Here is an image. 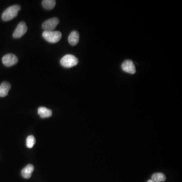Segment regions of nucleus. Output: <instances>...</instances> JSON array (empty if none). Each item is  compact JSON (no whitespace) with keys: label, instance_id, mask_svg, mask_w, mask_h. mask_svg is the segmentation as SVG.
Listing matches in <instances>:
<instances>
[{"label":"nucleus","instance_id":"10","mask_svg":"<svg viewBox=\"0 0 182 182\" xmlns=\"http://www.w3.org/2000/svg\"><path fill=\"white\" fill-rule=\"evenodd\" d=\"M69 43L72 46H75L79 42V34L77 31H73L68 37Z\"/></svg>","mask_w":182,"mask_h":182},{"label":"nucleus","instance_id":"12","mask_svg":"<svg viewBox=\"0 0 182 182\" xmlns=\"http://www.w3.org/2000/svg\"><path fill=\"white\" fill-rule=\"evenodd\" d=\"M151 179L154 182H162L165 181L166 177L162 173H155L152 175Z\"/></svg>","mask_w":182,"mask_h":182},{"label":"nucleus","instance_id":"13","mask_svg":"<svg viewBox=\"0 0 182 182\" xmlns=\"http://www.w3.org/2000/svg\"><path fill=\"white\" fill-rule=\"evenodd\" d=\"M56 1L55 0H44L42 1V5L47 10H52L55 7Z\"/></svg>","mask_w":182,"mask_h":182},{"label":"nucleus","instance_id":"8","mask_svg":"<svg viewBox=\"0 0 182 182\" xmlns=\"http://www.w3.org/2000/svg\"><path fill=\"white\" fill-rule=\"evenodd\" d=\"M10 83L7 82H4L0 84V97H4L8 95L10 90Z\"/></svg>","mask_w":182,"mask_h":182},{"label":"nucleus","instance_id":"14","mask_svg":"<svg viewBox=\"0 0 182 182\" xmlns=\"http://www.w3.org/2000/svg\"><path fill=\"white\" fill-rule=\"evenodd\" d=\"M35 143H36V139L34 136L33 135L28 136L27 138V141H26V145L28 148H33L35 144Z\"/></svg>","mask_w":182,"mask_h":182},{"label":"nucleus","instance_id":"3","mask_svg":"<svg viewBox=\"0 0 182 182\" xmlns=\"http://www.w3.org/2000/svg\"><path fill=\"white\" fill-rule=\"evenodd\" d=\"M78 63V58L71 54H68L61 58L60 63L64 68H71L75 66Z\"/></svg>","mask_w":182,"mask_h":182},{"label":"nucleus","instance_id":"6","mask_svg":"<svg viewBox=\"0 0 182 182\" xmlns=\"http://www.w3.org/2000/svg\"><path fill=\"white\" fill-rule=\"evenodd\" d=\"M18 61V58L13 54H6L2 58L3 63L7 67H10L16 64Z\"/></svg>","mask_w":182,"mask_h":182},{"label":"nucleus","instance_id":"2","mask_svg":"<svg viewBox=\"0 0 182 182\" xmlns=\"http://www.w3.org/2000/svg\"><path fill=\"white\" fill-rule=\"evenodd\" d=\"M42 35L45 40L50 43L58 42L62 37V33L59 31H44Z\"/></svg>","mask_w":182,"mask_h":182},{"label":"nucleus","instance_id":"11","mask_svg":"<svg viewBox=\"0 0 182 182\" xmlns=\"http://www.w3.org/2000/svg\"><path fill=\"white\" fill-rule=\"evenodd\" d=\"M38 113L40 115V117L42 119L50 118L52 115L51 110L45 107H39L38 110Z\"/></svg>","mask_w":182,"mask_h":182},{"label":"nucleus","instance_id":"1","mask_svg":"<svg viewBox=\"0 0 182 182\" xmlns=\"http://www.w3.org/2000/svg\"><path fill=\"white\" fill-rule=\"evenodd\" d=\"M21 9L20 6L15 5L11 6L8 7L4 11L2 15V18L4 21H8L11 20L15 17H16L18 13V12Z\"/></svg>","mask_w":182,"mask_h":182},{"label":"nucleus","instance_id":"4","mask_svg":"<svg viewBox=\"0 0 182 182\" xmlns=\"http://www.w3.org/2000/svg\"><path fill=\"white\" fill-rule=\"evenodd\" d=\"M59 23L58 18L53 17L45 21L42 24V28L45 31H53Z\"/></svg>","mask_w":182,"mask_h":182},{"label":"nucleus","instance_id":"9","mask_svg":"<svg viewBox=\"0 0 182 182\" xmlns=\"http://www.w3.org/2000/svg\"><path fill=\"white\" fill-rule=\"evenodd\" d=\"M34 170V166L31 164H28L21 171V174L24 178L29 179L32 176V173Z\"/></svg>","mask_w":182,"mask_h":182},{"label":"nucleus","instance_id":"5","mask_svg":"<svg viewBox=\"0 0 182 182\" xmlns=\"http://www.w3.org/2000/svg\"><path fill=\"white\" fill-rule=\"evenodd\" d=\"M28 30L26 23L24 22H21L18 24L16 29L13 33V37L15 38H20L27 33Z\"/></svg>","mask_w":182,"mask_h":182},{"label":"nucleus","instance_id":"15","mask_svg":"<svg viewBox=\"0 0 182 182\" xmlns=\"http://www.w3.org/2000/svg\"><path fill=\"white\" fill-rule=\"evenodd\" d=\"M153 182V181H152V179H149V180H148V182Z\"/></svg>","mask_w":182,"mask_h":182},{"label":"nucleus","instance_id":"7","mask_svg":"<svg viewBox=\"0 0 182 182\" xmlns=\"http://www.w3.org/2000/svg\"><path fill=\"white\" fill-rule=\"evenodd\" d=\"M123 71L130 74H135L136 72V67L133 62L130 60H127L121 65Z\"/></svg>","mask_w":182,"mask_h":182}]
</instances>
